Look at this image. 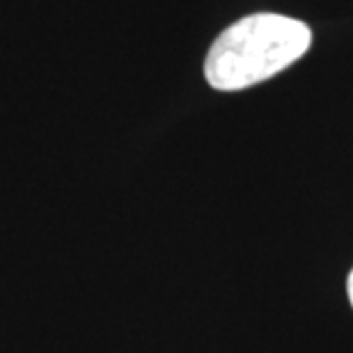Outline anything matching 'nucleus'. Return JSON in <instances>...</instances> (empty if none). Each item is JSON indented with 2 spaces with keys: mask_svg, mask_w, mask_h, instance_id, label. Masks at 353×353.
<instances>
[{
  "mask_svg": "<svg viewBox=\"0 0 353 353\" xmlns=\"http://www.w3.org/2000/svg\"><path fill=\"white\" fill-rule=\"evenodd\" d=\"M312 30L282 14H250L218 34L204 60L209 85L223 92L252 88L301 60Z\"/></svg>",
  "mask_w": 353,
  "mask_h": 353,
  "instance_id": "nucleus-1",
  "label": "nucleus"
},
{
  "mask_svg": "<svg viewBox=\"0 0 353 353\" xmlns=\"http://www.w3.org/2000/svg\"><path fill=\"white\" fill-rule=\"evenodd\" d=\"M347 294H349V301H351V307H353V268H351L349 280H347Z\"/></svg>",
  "mask_w": 353,
  "mask_h": 353,
  "instance_id": "nucleus-2",
  "label": "nucleus"
}]
</instances>
